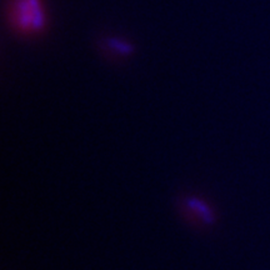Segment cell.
<instances>
[{"instance_id": "obj_1", "label": "cell", "mask_w": 270, "mask_h": 270, "mask_svg": "<svg viewBox=\"0 0 270 270\" xmlns=\"http://www.w3.org/2000/svg\"><path fill=\"white\" fill-rule=\"evenodd\" d=\"M188 209L194 210V213L198 215V218H200L201 220H204V222H207V223L209 222V219L212 218L210 217V212H209V209L207 208V205L203 204V203L199 200H194V199L189 200L188 201Z\"/></svg>"}]
</instances>
